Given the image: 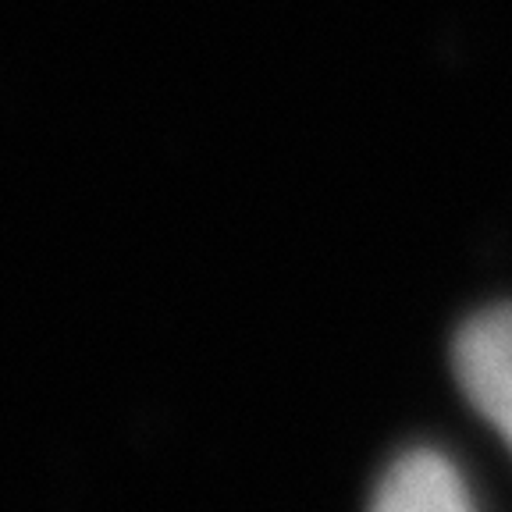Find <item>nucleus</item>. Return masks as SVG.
I'll list each match as a JSON object with an SVG mask.
<instances>
[{"mask_svg":"<svg viewBox=\"0 0 512 512\" xmlns=\"http://www.w3.org/2000/svg\"><path fill=\"white\" fill-rule=\"evenodd\" d=\"M370 512H477L463 473L434 448L399 456L374 491Z\"/></svg>","mask_w":512,"mask_h":512,"instance_id":"nucleus-2","label":"nucleus"},{"mask_svg":"<svg viewBox=\"0 0 512 512\" xmlns=\"http://www.w3.org/2000/svg\"><path fill=\"white\" fill-rule=\"evenodd\" d=\"M452 367L470 406L512 448V303L466 320L452 342Z\"/></svg>","mask_w":512,"mask_h":512,"instance_id":"nucleus-1","label":"nucleus"}]
</instances>
